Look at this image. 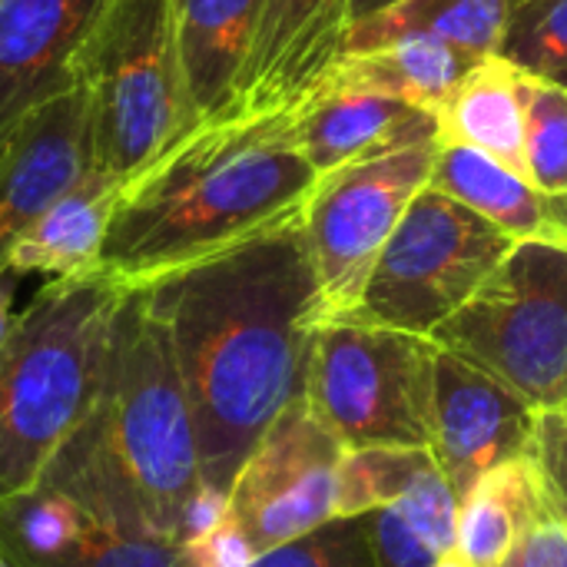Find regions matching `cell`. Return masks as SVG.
Wrapping results in <instances>:
<instances>
[{
  "label": "cell",
  "mask_w": 567,
  "mask_h": 567,
  "mask_svg": "<svg viewBox=\"0 0 567 567\" xmlns=\"http://www.w3.org/2000/svg\"><path fill=\"white\" fill-rule=\"evenodd\" d=\"M140 289L189 399L203 488L229 498L269 425L306 399L312 342L329 319L302 213Z\"/></svg>",
  "instance_id": "6da1fadb"
},
{
  "label": "cell",
  "mask_w": 567,
  "mask_h": 567,
  "mask_svg": "<svg viewBox=\"0 0 567 567\" xmlns=\"http://www.w3.org/2000/svg\"><path fill=\"white\" fill-rule=\"evenodd\" d=\"M316 183L289 110L203 123L123 186L100 272L146 286L296 219Z\"/></svg>",
  "instance_id": "7a4b0ae2"
},
{
  "label": "cell",
  "mask_w": 567,
  "mask_h": 567,
  "mask_svg": "<svg viewBox=\"0 0 567 567\" xmlns=\"http://www.w3.org/2000/svg\"><path fill=\"white\" fill-rule=\"evenodd\" d=\"M40 485L76 502L96 525L183 545L203 492L199 445L169 339L140 286L123 289L93 409Z\"/></svg>",
  "instance_id": "3957f363"
},
{
  "label": "cell",
  "mask_w": 567,
  "mask_h": 567,
  "mask_svg": "<svg viewBox=\"0 0 567 567\" xmlns=\"http://www.w3.org/2000/svg\"><path fill=\"white\" fill-rule=\"evenodd\" d=\"M123 289L106 272L50 279L13 319L0 355V502L40 485L93 409Z\"/></svg>",
  "instance_id": "277c9868"
},
{
  "label": "cell",
  "mask_w": 567,
  "mask_h": 567,
  "mask_svg": "<svg viewBox=\"0 0 567 567\" xmlns=\"http://www.w3.org/2000/svg\"><path fill=\"white\" fill-rule=\"evenodd\" d=\"M86 106V163L130 183L193 130L173 0H106L73 56Z\"/></svg>",
  "instance_id": "5b68a950"
},
{
  "label": "cell",
  "mask_w": 567,
  "mask_h": 567,
  "mask_svg": "<svg viewBox=\"0 0 567 567\" xmlns=\"http://www.w3.org/2000/svg\"><path fill=\"white\" fill-rule=\"evenodd\" d=\"M439 346L352 316L319 326L306 402L352 449H429Z\"/></svg>",
  "instance_id": "8992f818"
},
{
  "label": "cell",
  "mask_w": 567,
  "mask_h": 567,
  "mask_svg": "<svg viewBox=\"0 0 567 567\" xmlns=\"http://www.w3.org/2000/svg\"><path fill=\"white\" fill-rule=\"evenodd\" d=\"M538 412L567 402V246L515 243L478 292L429 336Z\"/></svg>",
  "instance_id": "52a82bcc"
},
{
  "label": "cell",
  "mask_w": 567,
  "mask_h": 567,
  "mask_svg": "<svg viewBox=\"0 0 567 567\" xmlns=\"http://www.w3.org/2000/svg\"><path fill=\"white\" fill-rule=\"evenodd\" d=\"M515 249L495 223L425 186L385 243L359 306V322L432 336Z\"/></svg>",
  "instance_id": "ba28073f"
},
{
  "label": "cell",
  "mask_w": 567,
  "mask_h": 567,
  "mask_svg": "<svg viewBox=\"0 0 567 567\" xmlns=\"http://www.w3.org/2000/svg\"><path fill=\"white\" fill-rule=\"evenodd\" d=\"M439 150L435 136L319 176L302 209V229L329 319L359 306L385 243L432 183Z\"/></svg>",
  "instance_id": "9c48e42d"
},
{
  "label": "cell",
  "mask_w": 567,
  "mask_h": 567,
  "mask_svg": "<svg viewBox=\"0 0 567 567\" xmlns=\"http://www.w3.org/2000/svg\"><path fill=\"white\" fill-rule=\"evenodd\" d=\"M346 445L296 399L259 439L229 488V515L256 558L336 518Z\"/></svg>",
  "instance_id": "30bf717a"
},
{
  "label": "cell",
  "mask_w": 567,
  "mask_h": 567,
  "mask_svg": "<svg viewBox=\"0 0 567 567\" xmlns=\"http://www.w3.org/2000/svg\"><path fill=\"white\" fill-rule=\"evenodd\" d=\"M538 419L505 382L439 349L429 452L458 502L492 468L538 452Z\"/></svg>",
  "instance_id": "8fae6325"
},
{
  "label": "cell",
  "mask_w": 567,
  "mask_h": 567,
  "mask_svg": "<svg viewBox=\"0 0 567 567\" xmlns=\"http://www.w3.org/2000/svg\"><path fill=\"white\" fill-rule=\"evenodd\" d=\"M349 10L352 0H266L233 116L286 113L306 100L342 50Z\"/></svg>",
  "instance_id": "7c38bea8"
},
{
  "label": "cell",
  "mask_w": 567,
  "mask_h": 567,
  "mask_svg": "<svg viewBox=\"0 0 567 567\" xmlns=\"http://www.w3.org/2000/svg\"><path fill=\"white\" fill-rule=\"evenodd\" d=\"M106 0H0V150L73 86V56Z\"/></svg>",
  "instance_id": "4fadbf2b"
},
{
  "label": "cell",
  "mask_w": 567,
  "mask_h": 567,
  "mask_svg": "<svg viewBox=\"0 0 567 567\" xmlns=\"http://www.w3.org/2000/svg\"><path fill=\"white\" fill-rule=\"evenodd\" d=\"M86 169V106L76 86L37 106L0 150V276L37 216Z\"/></svg>",
  "instance_id": "5bb4252c"
},
{
  "label": "cell",
  "mask_w": 567,
  "mask_h": 567,
  "mask_svg": "<svg viewBox=\"0 0 567 567\" xmlns=\"http://www.w3.org/2000/svg\"><path fill=\"white\" fill-rule=\"evenodd\" d=\"M289 116L296 143L319 176L439 136L435 113L382 93L322 86L299 100Z\"/></svg>",
  "instance_id": "9a60e30c"
},
{
  "label": "cell",
  "mask_w": 567,
  "mask_h": 567,
  "mask_svg": "<svg viewBox=\"0 0 567 567\" xmlns=\"http://www.w3.org/2000/svg\"><path fill=\"white\" fill-rule=\"evenodd\" d=\"M266 0H173L176 56L193 130L233 116Z\"/></svg>",
  "instance_id": "2e32d148"
},
{
  "label": "cell",
  "mask_w": 567,
  "mask_h": 567,
  "mask_svg": "<svg viewBox=\"0 0 567 567\" xmlns=\"http://www.w3.org/2000/svg\"><path fill=\"white\" fill-rule=\"evenodd\" d=\"M429 186L465 203L515 243L567 246V196L535 189L522 173L478 150L442 143Z\"/></svg>",
  "instance_id": "e0dca14e"
},
{
  "label": "cell",
  "mask_w": 567,
  "mask_h": 567,
  "mask_svg": "<svg viewBox=\"0 0 567 567\" xmlns=\"http://www.w3.org/2000/svg\"><path fill=\"white\" fill-rule=\"evenodd\" d=\"M123 183L86 169L37 216L10 252V272H43L50 279H73L100 272L103 243L120 203Z\"/></svg>",
  "instance_id": "ac0fdd59"
},
{
  "label": "cell",
  "mask_w": 567,
  "mask_h": 567,
  "mask_svg": "<svg viewBox=\"0 0 567 567\" xmlns=\"http://www.w3.org/2000/svg\"><path fill=\"white\" fill-rule=\"evenodd\" d=\"M439 143L478 150L525 176V73L502 53L485 56L435 106Z\"/></svg>",
  "instance_id": "d6986e66"
},
{
  "label": "cell",
  "mask_w": 567,
  "mask_h": 567,
  "mask_svg": "<svg viewBox=\"0 0 567 567\" xmlns=\"http://www.w3.org/2000/svg\"><path fill=\"white\" fill-rule=\"evenodd\" d=\"M475 60L462 56L432 37H399L365 50H346L332 60L312 90H355L382 93L392 100L415 103L429 113L449 96V90L465 76ZM309 90V93H312Z\"/></svg>",
  "instance_id": "ffe728a7"
},
{
  "label": "cell",
  "mask_w": 567,
  "mask_h": 567,
  "mask_svg": "<svg viewBox=\"0 0 567 567\" xmlns=\"http://www.w3.org/2000/svg\"><path fill=\"white\" fill-rule=\"evenodd\" d=\"M551 515L538 452L512 458L482 475L458 502V555L472 567H498L538 522Z\"/></svg>",
  "instance_id": "44dd1931"
},
{
  "label": "cell",
  "mask_w": 567,
  "mask_h": 567,
  "mask_svg": "<svg viewBox=\"0 0 567 567\" xmlns=\"http://www.w3.org/2000/svg\"><path fill=\"white\" fill-rule=\"evenodd\" d=\"M512 0H399L349 27L342 50H365L399 37H432L468 60L502 53Z\"/></svg>",
  "instance_id": "7402d4cb"
},
{
  "label": "cell",
  "mask_w": 567,
  "mask_h": 567,
  "mask_svg": "<svg viewBox=\"0 0 567 567\" xmlns=\"http://www.w3.org/2000/svg\"><path fill=\"white\" fill-rule=\"evenodd\" d=\"M432 468L435 458L429 449H346L339 465L336 518H362L395 505Z\"/></svg>",
  "instance_id": "603a6c76"
},
{
  "label": "cell",
  "mask_w": 567,
  "mask_h": 567,
  "mask_svg": "<svg viewBox=\"0 0 567 567\" xmlns=\"http://www.w3.org/2000/svg\"><path fill=\"white\" fill-rule=\"evenodd\" d=\"M525 179L567 196V86L525 73Z\"/></svg>",
  "instance_id": "cb8c5ba5"
},
{
  "label": "cell",
  "mask_w": 567,
  "mask_h": 567,
  "mask_svg": "<svg viewBox=\"0 0 567 567\" xmlns=\"http://www.w3.org/2000/svg\"><path fill=\"white\" fill-rule=\"evenodd\" d=\"M3 558V555H0ZM7 567H189L183 545L156 535H126L90 522L83 535L43 558H3Z\"/></svg>",
  "instance_id": "d4e9b609"
},
{
  "label": "cell",
  "mask_w": 567,
  "mask_h": 567,
  "mask_svg": "<svg viewBox=\"0 0 567 567\" xmlns=\"http://www.w3.org/2000/svg\"><path fill=\"white\" fill-rule=\"evenodd\" d=\"M502 56L528 76L567 86V0H512Z\"/></svg>",
  "instance_id": "484cf974"
},
{
  "label": "cell",
  "mask_w": 567,
  "mask_h": 567,
  "mask_svg": "<svg viewBox=\"0 0 567 567\" xmlns=\"http://www.w3.org/2000/svg\"><path fill=\"white\" fill-rule=\"evenodd\" d=\"M249 567H379L365 518H332L329 525L259 555Z\"/></svg>",
  "instance_id": "4316f807"
},
{
  "label": "cell",
  "mask_w": 567,
  "mask_h": 567,
  "mask_svg": "<svg viewBox=\"0 0 567 567\" xmlns=\"http://www.w3.org/2000/svg\"><path fill=\"white\" fill-rule=\"evenodd\" d=\"M362 518L369 525V542L379 567H435L442 561V551L412 525V518L399 505L379 508Z\"/></svg>",
  "instance_id": "83f0119b"
},
{
  "label": "cell",
  "mask_w": 567,
  "mask_h": 567,
  "mask_svg": "<svg viewBox=\"0 0 567 567\" xmlns=\"http://www.w3.org/2000/svg\"><path fill=\"white\" fill-rule=\"evenodd\" d=\"M183 551L189 567H249L256 561V551L243 535V528L236 525V518L229 515V508L213 528L189 538Z\"/></svg>",
  "instance_id": "f1b7e54d"
},
{
  "label": "cell",
  "mask_w": 567,
  "mask_h": 567,
  "mask_svg": "<svg viewBox=\"0 0 567 567\" xmlns=\"http://www.w3.org/2000/svg\"><path fill=\"white\" fill-rule=\"evenodd\" d=\"M538 465L545 475L551 512L567 525V412H542Z\"/></svg>",
  "instance_id": "f546056e"
},
{
  "label": "cell",
  "mask_w": 567,
  "mask_h": 567,
  "mask_svg": "<svg viewBox=\"0 0 567 567\" xmlns=\"http://www.w3.org/2000/svg\"><path fill=\"white\" fill-rule=\"evenodd\" d=\"M498 567H567V525L558 515L538 522Z\"/></svg>",
  "instance_id": "4dcf8cb0"
},
{
  "label": "cell",
  "mask_w": 567,
  "mask_h": 567,
  "mask_svg": "<svg viewBox=\"0 0 567 567\" xmlns=\"http://www.w3.org/2000/svg\"><path fill=\"white\" fill-rule=\"evenodd\" d=\"M13 272H3L0 276V355L10 342V332H13V312H10V302H13Z\"/></svg>",
  "instance_id": "1f68e13d"
},
{
  "label": "cell",
  "mask_w": 567,
  "mask_h": 567,
  "mask_svg": "<svg viewBox=\"0 0 567 567\" xmlns=\"http://www.w3.org/2000/svg\"><path fill=\"white\" fill-rule=\"evenodd\" d=\"M392 3H399V0H352L349 27L359 23V20H365V17H372V13H379V10H385V7H392Z\"/></svg>",
  "instance_id": "d6a6232c"
},
{
  "label": "cell",
  "mask_w": 567,
  "mask_h": 567,
  "mask_svg": "<svg viewBox=\"0 0 567 567\" xmlns=\"http://www.w3.org/2000/svg\"><path fill=\"white\" fill-rule=\"evenodd\" d=\"M435 567H472V565H468V561H465V558H462V555L455 551V555L442 558V561H439V565H435Z\"/></svg>",
  "instance_id": "836d02e7"
},
{
  "label": "cell",
  "mask_w": 567,
  "mask_h": 567,
  "mask_svg": "<svg viewBox=\"0 0 567 567\" xmlns=\"http://www.w3.org/2000/svg\"><path fill=\"white\" fill-rule=\"evenodd\" d=\"M558 412H567V402H565V405H561V409H558Z\"/></svg>",
  "instance_id": "e575fe53"
},
{
  "label": "cell",
  "mask_w": 567,
  "mask_h": 567,
  "mask_svg": "<svg viewBox=\"0 0 567 567\" xmlns=\"http://www.w3.org/2000/svg\"><path fill=\"white\" fill-rule=\"evenodd\" d=\"M0 567H7V565H3V558H0Z\"/></svg>",
  "instance_id": "d590c367"
}]
</instances>
